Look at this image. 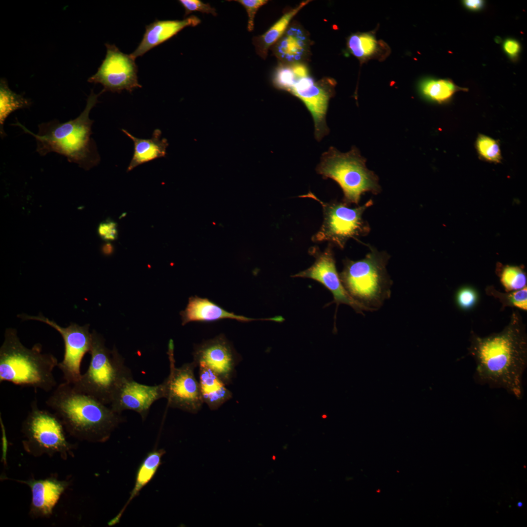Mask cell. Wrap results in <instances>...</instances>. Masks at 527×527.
<instances>
[{
  "label": "cell",
  "mask_w": 527,
  "mask_h": 527,
  "mask_svg": "<svg viewBox=\"0 0 527 527\" xmlns=\"http://www.w3.org/2000/svg\"><path fill=\"white\" fill-rule=\"evenodd\" d=\"M476 147L480 157L487 162L499 163L502 155L497 141L484 135H479L476 142Z\"/></svg>",
  "instance_id": "cell-30"
},
{
  "label": "cell",
  "mask_w": 527,
  "mask_h": 527,
  "mask_svg": "<svg viewBox=\"0 0 527 527\" xmlns=\"http://www.w3.org/2000/svg\"><path fill=\"white\" fill-rule=\"evenodd\" d=\"M174 345L172 340L168 345V354L170 361V373L162 382L164 398L169 406L191 413L198 412L204 403L200 385L194 375L197 366L193 362L186 363L180 367L175 366Z\"/></svg>",
  "instance_id": "cell-10"
},
{
  "label": "cell",
  "mask_w": 527,
  "mask_h": 527,
  "mask_svg": "<svg viewBox=\"0 0 527 527\" xmlns=\"http://www.w3.org/2000/svg\"><path fill=\"white\" fill-rule=\"evenodd\" d=\"M30 102L22 96L13 92L8 87L5 80L2 79L0 85V135L5 136L3 124L7 117L14 111L29 106Z\"/></svg>",
  "instance_id": "cell-25"
},
{
  "label": "cell",
  "mask_w": 527,
  "mask_h": 527,
  "mask_svg": "<svg viewBox=\"0 0 527 527\" xmlns=\"http://www.w3.org/2000/svg\"><path fill=\"white\" fill-rule=\"evenodd\" d=\"M179 2L185 10L184 17L196 11L211 14L214 16L217 15L215 8L209 3H205L200 0H180Z\"/></svg>",
  "instance_id": "cell-33"
},
{
  "label": "cell",
  "mask_w": 527,
  "mask_h": 527,
  "mask_svg": "<svg viewBox=\"0 0 527 527\" xmlns=\"http://www.w3.org/2000/svg\"><path fill=\"white\" fill-rule=\"evenodd\" d=\"M300 78L296 74L293 64L279 65L275 69L272 81L277 89L288 91Z\"/></svg>",
  "instance_id": "cell-31"
},
{
  "label": "cell",
  "mask_w": 527,
  "mask_h": 527,
  "mask_svg": "<svg viewBox=\"0 0 527 527\" xmlns=\"http://www.w3.org/2000/svg\"><path fill=\"white\" fill-rule=\"evenodd\" d=\"M366 161L356 146L345 153L330 146L322 155L316 170L324 179H332L339 185L344 203L358 204L363 193L377 194L381 190L378 176L367 168Z\"/></svg>",
  "instance_id": "cell-7"
},
{
  "label": "cell",
  "mask_w": 527,
  "mask_h": 527,
  "mask_svg": "<svg viewBox=\"0 0 527 527\" xmlns=\"http://www.w3.org/2000/svg\"><path fill=\"white\" fill-rule=\"evenodd\" d=\"M65 428L55 413L39 408L37 400L21 426L24 449L34 456L59 454L64 459L72 456L74 446L66 438Z\"/></svg>",
  "instance_id": "cell-8"
},
{
  "label": "cell",
  "mask_w": 527,
  "mask_h": 527,
  "mask_svg": "<svg viewBox=\"0 0 527 527\" xmlns=\"http://www.w3.org/2000/svg\"><path fill=\"white\" fill-rule=\"evenodd\" d=\"M462 90L451 80L427 79L420 85L422 94L431 101L442 103L449 100L455 92Z\"/></svg>",
  "instance_id": "cell-26"
},
{
  "label": "cell",
  "mask_w": 527,
  "mask_h": 527,
  "mask_svg": "<svg viewBox=\"0 0 527 527\" xmlns=\"http://www.w3.org/2000/svg\"><path fill=\"white\" fill-rule=\"evenodd\" d=\"M46 404L61 420L65 430L81 441L104 442L123 421L121 414L65 382L56 388Z\"/></svg>",
  "instance_id": "cell-2"
},
{
  "label": "cell",
  "mask_w": 527,
  "mask_h": 527,
  "mask_svg": "<svg viewBox=\"0 0 527 527\" xmlns=\"http://www.w3.org/2000/svg\"><path fill=\"white\" fill-rule=\"evenodd\" d=\"M17 481L30 487L32 500L29 513L36 518L48 517L52 514L54 507L68 485L67 482L54 478Z\"/></svg>",
  "instance_id": "cell-17"
},
{
  "label": "cell",
  "mask_w": 527,
  "mask_h": 527,
  "mask_svg": "<svg viewBox=\"0 0 527 527\" xmlns=\"http://www.w3.org/2000/svg\"><path fill=\"white\" fill-rule=\"evenodd\" d=\"M98 233L100 238L106 242L116 240L118 237L117 223L108 219L100 223Z\"/></svg>",
  "instance_id": "cell-34"
},
{
  "label": "cell",
  "mask_w": 527,
  "mask_h": 527,
  "mask_svg": "<svg viewBox=\"0 0 527 527\" xmlns=\"http://www.w3.org/2000/svg\"><path fill=\"white\" fill-rule=\"evenodd\" d=\"M106 54L97 72L88 81L101 84L106 91L121 93L126 90L130 93L142 86L139 83L138 66L130 55L121 52L114 44L106 43Z\"/></svg>",
  "instance_id": "cell-12"
},
{
  "label": "cell",
  "mask_w": 527,
  "mask_h": 527,
  "mask_svg": "<svg viewBox=\"0 0 527 527\" xmlns=\"http://www.w3.org/2000/svg\"><path fill=\"white\" fill-rule=\"evenodd\" d=\"M503 48L505 52L512 58L516 57L520 50V45L519 42L517 41L511 39L505 41L503 44Z\"/></svg>",
  "instance_id": "cell-36"
},
{
  "label": "cell",
  "mask_w": 527,
  "mask_h": 527,
  "mask_svg": "<svg viewBox=\"0 0 527 527\" xmlns=\"http://www.w3.org/2000/svg\"><path fill=\"white\" fill-rule=\"evenodd\" d=\"M162 398L164 392L162 384L150 386L140 384L132 379L122 385L110 407L120 414L125 410L134 411L144 420L152 405Z\"/></svg>",
  "instance_id": "cell-16"
},
{
  "label": "cell",
  "mask_w": 527,
  "mask_h": 527,
  "mask_svg": "<svg viewBox=\"0 0 527 527\" xmlns=\"http://www.w3.org/2000/svg\"><path fill=\"white\" fill-rule=\"evenodd\" d=\"M193 354V362L197 366L203 365L208 367L226 385L231 381L238 355L223 334L196 345Z\"/></svg>",
  "instance_id": "cell-15"
},
{
  "label": "cell",
  "mask_w": 527,
  "mask_h": 527,
  "mask_svg": "<svg viewBox=\"0 0 527 527\" xmlns=\"http://www.w3.org/2000/svg\"><path fill=\"white\" fill-rule=\"evenodd\" d=\"M58 363L53 355L42 352L41 344L28 348L21 343L16 329H6L0 348V383L50 391L57 385L53 372Z\"/></svg>",
  "instance_id": "cell-4"
},
{
  "label": "cell",
  "mask_w": 527,
  "mask_h": 527,
  "mask_svg": "<svg viewBox=\"0 0 527 527\" xmlns=\"http://www.w3.org/2000/svg\"><path fill=\"white\" fill-rule=\"evenodd\" d=\"M478 297L475 289L467 286L458 290L455 299L456 303L460 308L468 310L474 306L478 301Z\"/></svg>",
  "instance_id": "cell-32"
},
{
  "label": "cell",
  "mask_w": 527,
  "mask_h": 527,
  "mask_svg": "<svg viewBox=\"0 0 527 527\" xmlns=\"http://www.w3.org/2000/svg\"><path fill=\"white\" fill-rule=\"evenodd\" d=\"M307 41L301 29L291 27L275 44L273 52L281 60L294 62L301 60L304 55Z\"/></svg>",
  "instance_id": "cell-23"
},
{
  "label": "cell",
  "mask_w": 527,
  "mask_h": 527,
  "mask_svg": "<svg viewBox=\"0 0 527 527\" xmlns=\"http://www.w3.org/2000/svg\"><path fill=\"white\" fill-rule=\"evenodd\" d=\"M89 353L91 357L87 371L72 385L78 391L110 405L122 385L133 379L131 371L117 348H108L103 337L95 331L92 333Z\"/></svg>",
  "instance_id": "cell-6"
},
{
  "label": "cell",
  "mask_w": 527,
  "mask_h": 527,
  "mask_svg": "<svg viewBox=\"0 0 527 527\" xmlns=\"http://www.w3.org/2000/svg\"><path fill=\"white\" fill-rule=\"evenodd\" d=\"M165 453L163 449H155L147 454L141 465L136 473L135 483L128 500L121 511L109 522L108 525H114L119 523L123 513L132 500L139 495L140 491L153 478L159 466L161 459Z\"/></svg>",
  "instance_id": "cell-22"
},
{
  "label": "cell",
  "mask_w": 527,
  "mask_h": 527,
  "mask_svg": "<svg viewBox=\"0 0 527 527\" xmlns=\"http://www.w3.org/2000/svg\"><path fill=\"white\" fill-rule=\"evenodd\" d=\"M311 251L315 258L314 264L293 277L310 278L319 282L332 294L334 298L332 303H336L337 306L340 304L348 305L356 312L363 314V308L351 298L341 282L336 269L331 244H329L323 252L316 248H313Z\"/></svg>",
  "instance_id": "cell-14"
},
{
  "label": "cell",
  "mask_w": 527,
  "mask_h": 527,
  "mask_svg": "<svg viewBox=\"0 0 527 527\" xmlns=\"http://www.w3.org/2000/svg\"><path fill=\"white\" fill-rule=\"evenodd\" d=\"M464 4L471 10H478L482 7L483 1L478 0H467L464 1Z\"/></svg>",
  "instance_id": "cell-37"
},
{
  "label": "cell",
  "mask_w": 527,
  "mask_h": 527,
  "mask_svg": "<svg viewBox=\"0 0 527 527\" xmlns=\"http://www.w3.org/2000/svg\"><path fill=\"white\" fill-rule=\"evenodd\" d=\"M102 249L104 252L107 253L112 250V246L110 243H107L103 245Z\"/></svg>",
  "instance_id": "cell-38"
},
{
  "label": "cell",
  "mask_w": 527,
  "mask_h": 527,
  "mask_svg": "<svg viewBox=\"0 0 527 527\" xmlns=\"http://www.w3.org/2000/svg\"><path fill=\"white\" fill-rule=\"evenodd\" d=\"M347 45L350 53L361 61L376 56L380 51V43L371 33L352 34L348 39Z\"/></svg>",
  "instance_id": "cell-27"
},
{
  "label": "cell",
  "mask_w": 527,
  "mask_h": 527,
  "mask_svg": "<svg viewBox=\"0 0 527 527\" xmlns=\"http://www.w3.org/2000/svg\"><path fill=\"white\" fill-rule=\"evenodd\" d=\"M486 292L488 295L498 300L502 304V309L511 307L527 310V286L522 289L504 293L490 285L486 287Z\"/></svg>",
  "instance_id": "cell-29"
},
{
  "label": "cell",
  "mask_w": 527,
  "mask_h": 527,
  "mask_svg": "<svg viewBox=\"0 0 527 527\" xmlns=\"http://www.w3.org/2000/svg\"><path fill=\"white\" fill-rule=\"evenodd\" d=\"M93 91L89 95L84 110L76 119L61 123L57 120L38 125L36 134L18 122L15 124L25 133L30 134L37 142V151L41 156L56 152L66 157L67 160L88 170L100 161L96 145L91 138L93 121L89 118L92 108L98 102Z\"/></svg>",
  "instance_id": "cell-3"
},
{
  "label": "cell",
  "mask_w": 527,
  "mask_h": 527,
  "mask_svg": "<svg viewBox=\"0 0 527 527\" xmlns=\"http://www.w3.org/2000/svg\"><path fill=\"white\" fill-rule=\"evenodd\" d=\"M335 86L333 80L315 81L308 75L298 79L288 91L301 100L310 113L314 122L315 137L318 141H321L329 131L325 118Z\"/></svg>",
  "instance_id": "cell-13"
},
{
  "label": "cell",
  "mask_w": 527,
  "mask_h": 527,
  "mask_svg": "<svg viewBox=\"0 0 527 527\" xmlns=\"http://www.w3.org/2000/svg\"><path fill=\"white\" fill-rule=\"evenodd\" d=\"M182 324L191 322H212L224 319H235L242 322L254 321H271L282 322V316L264 319H254L235 314L224 309L207 298L195 296L189 298L187 305L184 310L180 312Z\"/></svg>",
  "instance_id": "cell-18"
},
{
  "label": "cell",
  "mask_w": 527,
  "mask_h": 527,
  "mask_svg": "<svg viewBox=\"0 0 527 527\" xmlns=\"http://www.w3.org/2000/svg\"><path fill=\"white\" fill-rule=\"evenodd\" d=\"M199 385L204 403L212 410L218 409L232 396L224 382L208 367L200 365Z\"/></svg>",
  "instance_id": "cell-21"
},
{
  "label": "cell",
  "mask_w": 527,
  "mask_h": 527,
  "mask_svg": "<svg viewBox=\"0 0 527 527\" xmlns=\"http://www.w3.org/2000/svg\"><path fill=\"white\" fill-rule=\"evenodd\" d=\"M200 19L194 15L182 20H155L145 26L143 38L130 56L136 59L177 34L185 27L196 26Z\"/></svg>",
  "instance_id": "cell-19"
},
{
  "label": "cell",
  "mask_w": 527,
  "mask_h": 527,
  "mask_svg": "<svg viewBox=\"0 0 527 527\" xmlns=\"http://www.w3.org/2000/svg\"><path fill=\"white\" fill-rule=\"evenodd\" d=\"M234 1L241 4L245 9L248 18L247 29L248 31H252L254 29V18L257 12L260 7L265 4L268 2V0H235Z\"/></svg>",
  "instance_id": "cell-35"
},
{
  "label": "cell",
  "mask_w": 527,
  "mask_h": 527,
  "mask_svg": "<svg viewBox=\"0 0 527 527\" xmlns=\"http://www.w3.org/2000/svg\"><path fill=\"white\" fill-rule=\"evenodd\" d=\"M369 248L361 260H345L339 276L346 291L364 310L375 311L390 298L392 281L386 268L389 255Z\"/></svg>",
  "instance_id": "cell-5"
},
{
  "label": "cell",
  "mask_w": 527,
  "mask_h": 527,
  "mask_svg": "<svg viewBox=\"0 0 527 527\" xmlns=\"http://www.w3.org/2000/svg\"><path fill=\"white\" fill-rule=\"evenodd\" d=\"M122 131L133 142L134 145L133 155L127 172L141 164L166 156L168 143L165 138L161 139L160 129H155L152 137L147 139L134 137L124 129H122Z\"/></svg>",
  "instance_id": "cell-20"
},
{
  "label": "cell",
  "mask_w": 527,
  "mask_h": 527,
  "mask_svg": "<svg viewBox=\"0 0 527 527\" xmlns=\"http://www.w3.org/2000/svg\"><path fill=\"white\" fill-rule=\"evenodd\" d=\"M496 273L506 292L518 290L527 286V274L521 265H504L498 263Z\"/></svg>",
  "instance_id": "cell-28"
},
{
  "label": "cell",
  "mask_w": 527,
  "mask_h": 527,
  "mask_svg": "<svg viewBox=\"0 0 527 527\" xmlns=\"http://www.w3.org/2000/svg\"><path fill=\"white\" fill-rule=\"evenodd\" d=\"M309 1L306 0L301 2L296 8L282 16L264 34L253 39L257 53L262 58L265 59L268 49L284 35L293 17Z\"/></svg>",
  "instance_id": "cell-24"
},
{
  "label": "cell",
  "mask_w": 527,
  "mask_h": 527,
  "mask_svg": "<svg viewBox=\"0 0 527 527\" xmlns=\"http://www.w3.org/2000/svg\"><path fill=\"white\" fill-rule=\"evenodd\" d=\"M18 316L23 320L43 322L60 333L64 342V353L63 359L58 363V367L62 373L64 382L71 385L76 383L81 375V366L82 358L87 352H90L91 348L92 333L89 332V325L80 326L71 323L68 326L63 327L41 313L38 316L22 314Z\"/></svg>",
  "instance_id": "cell-11"
},
{
  "label": "cell",
  "mask_w": 527,
  "mask_h": 527,
  "mask_svg": "<svg viewBox=\"0 0 527 527\" xmlns=\"http://www.w3.org/2000/svg\"><path fill=\"white\" fill-rule=\"evenodd\" d=\"M469 343L468 353L475 361V378L478 383L504 389L522 399L527 365V333L519 311H512L508 324L500 332L481 337L471 330Z\"/></svg>",
  "instance_id": "cell-1"
},
{
  "label": "cell",
  "mask_w": 527,
  "mask_h": 527,
  "mask_svg": "<svg viewBox=\"0 0 527 527\" xmlns=\"http://www.w3.org/2000/svg\"><path fill=\"white\" fill-rule=\"evenodd\" d=\"M301 197L315 200L323 207L324 221L319 231L312 237L314 242H329L343 249L349 239H356L369 233V225L363 215L373 205L371 199L362 206L350 208L344 202H324L311 192Z\"/></svg>",
  "instance_id": "cell-9"
}]
</instances>
